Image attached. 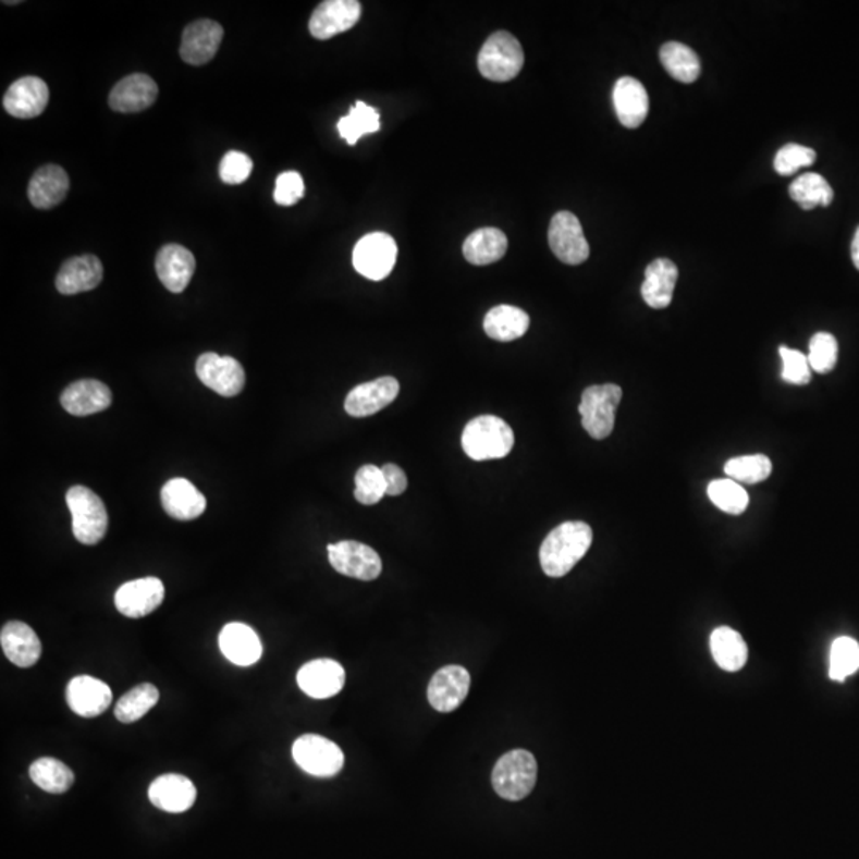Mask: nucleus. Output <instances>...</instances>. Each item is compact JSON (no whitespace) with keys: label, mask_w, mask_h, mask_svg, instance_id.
Returning a JSON list of instances; mask_svg holds the SVG:
<instances>
[{"label":"nucleus","mask_w":859,"mask_h":859,"mask_svg":"<svg viewBox=\"0 0 859 859\" xmlns=\"http://www.w3.org/2000/svg\"><path fill=\"white\" fill-rule=\"evenodd\" d=\"M592 544V529L582 520H568L551 530L540 548V564L551 578H562L585 557Z\"/></svg>","instance_id":"1"},{"label":"nucleus","mask_w":859,"mask_h":859,"mask_svg":"<svg viewBox=\"0 0 859 859\" xmlns=\"http://www.w3.org/2000/svg\"><path fill=\"white\" fill-rule=\"evenodd\" d=\"M512 427L496 416H479L470 420L462 434V447L473 461L503 458L512 452Z\"/></svg>","instance_id":"2"},{"label":"nucleus","mask_w":859,"mask_h":859,"mask_svg":"<svg viewBox=\"0 0 859 859\" xmlns=\"http://www.w3.org/2000/svg\"><path fill=\"white\" fill-rule=\"evenodd\" d=\"M537 759L527 750H512L503 754L492 772V786L500 798L523 800L533 791L537 783Z\"/></svg>","instance_id":"3"},{"label":"nucleus","mask_w":859,"mask_h":859,"mask_svg":"<svg viewBox=\"0 0 859 859\" xmlns=\"http://www.w3.org/2000/svg\"><path fill=\"white\" fill-rule=\"evenodd\" d=\"M65 500L72 514L74 537L88 547L98 544L109 527V514L102 500L85 486L69 489Z\"/></svg>","instance_id":"4"},{"label":"nucleus","mask_w":859,"mask_h":859,"mask_svg":"<svg viewBox=\"0 0 859 859\" xmlns=\"http://www.w3.org/2000/svg\"><path fill=\"white\" fill-rule=\"evenodd\" d=\"M524 50L519 40L506 30H499L486 40L479 51L478 68L488 81L505 83L519 75Z\"/></svg>","instance_id":"5"},{"label":"nucleus","mask_w":859,"mask_h":859,"mask_svg":"<svg viewBox=\"0 0 859 859\" xmlns=\"http://www.w3.org/2000/svg\"><path fill=\"white\" fill-rule=\"evenodd\" d=\"M623 398L619 385H592L582 392L579 414L585 430L593 440H605L612 434L616 409Z\"/></svg>","instance_id":"6"},{"label":"nucleus","mask_w":859,"mask_h":859,"mask_svg":"<svg viewBox=\"0 0 859 859\" xmlns=\"http://www.w3.org/2000/svg\"><path fill=\"white\" fill-rule=\"evenodd\" d=\"M292 754L296 765L312 777H334L344 768L343 750L334 741L316 734L296 738Z\"/></svg>","instance_id":"7"},{"label":"nucleus","mask_w":859,"mask_h":859,"mask_svg":"<svg viewBox=\"0 0 859 859\" xmlns=\"http://www.w3.org/2000/svg\"><path fill=\"white\" fill-rule=\"evenodd\" d=\"M396 255L398 247L392 236L385 233H371L358 241L352 260L354 268L364 278L382 281L395 267Z\"/></svg>","instance_id":"8"},{"label":"nucleus","mask_w":859,"mask_h":859,"mask_svg":"<svg viewBox=\"0 0 859 859\" xmlns=\"http://www.w3.org/2000/svg\"><path fill=\"white\" fill-rule=\"evenodd\" d=\"M548 241L551 250L562 263L576 267L589 258V244L582 233L581 223L575 213L567 210L555 213L551 220Z\"/></svg>","instance_id":"9"},{"label":"nucleus","mask_w":859,"mask_h":859,"mask_svg":"<svg viewBox=\"0 0 859 859\" xmlns=\"http://www.w3.org/2000/svg\"><path fill=\"white\" fill-rule=\"evenodd\" d=\"M196 375L199 381L222 396H236L246 385V371L243 365L233 357L206 352L196 361Z\"/></svg>","instance_id":"10"},{"label":"nucleus","mask_w":859,"mask_h":859,"mask_svg":"<svg viewBox=\"0 0 859 859\" xmlns=\"http://www.w3.org/2000/svg\"><path fill=\"white\" fill-rule=\"evenodd\" d=\"M328 559L331 567L341 575L361 581H372L382 572L379 554L367 544L358 541H340L328 547Z\"/></svg>","instance_id":"11"},{"label":"nucleus","mask_w":859,"mask_h":859,"mask_svg":"<svg viewBox=\"0 0 859 859\" xmlns=\"http://www.w3.org/2000/svg\"><path fill=\"white\" fill-rule=\"evenodd\" d=\"M360 16L361 5L357 0H327L310 16V36L319 40L331 39L352 29Z\"/></svg>","instance_id":"12"},{"label":"nucleus","mask_w":859,"mask_h":859,"mask_svg":"<svg viewBox=\"0 0 859 859\" xmlns=\"http://www.w3.org/2000/svg\"><path fill=\"white\" fill-rule=\"evenodd\" d=\"M470 674L461 665H446L431 678L427 696L437 712L451 713L467 699L470 691Z\"/></svg>","instance_id":"13"},{"label":"nucleus","mask_w":859,"mask_h":859,"mask_svg":"<svg viewBox=\"0 0 859 859\" xmlns=\"http://www.w3.org/2000/svg\"><path fill=\"white\" fill-rule=\"evenodd\" d=\"M299 689L312 699H330L340 695L346 683V672L333 659H316L307 662L296 675Z\"/></svg>","instance_id":"14"},{"label":"nucleus","mask_w":859,"mask_h":859,"mask_svg":"<svg viewBox=\"0 0 859 859\" xmlns=\"http://www.w3.org/2000/svg\"><path fill=\"white\" fill-rule=\"evenodd\" d=\"M163 582L154 576L126 582L115 593L116 610L131 619L148 616L163 603Z\"/></svg>","instance_id":"15"},{"label":"nucleus","mask_w":859,"mask_h":859,"mask_svg":"<svg viewBox=\"0 0 859 859\" xmlns=\"http://www.w3.org/2000/svg\"><path fill=\"white\" fill-rule=\"evenodd\" d=\"M223 34V27L213 20H198L188 24L182 34V60L192 65H205L212 61L222 44Z\"/></svg>","instance_id":"16"},{"label":"nucleus","mask_w":859,"mask_h":859,"mask_svg":"<svg viewBox=\"0 0 859 859\" xmlns=\"http://www.w3.org/2000/svg\"><path fill=\"white\" fill-rule=\"evenodd\" d=\"M50 91L39 77H23L13 83L3 96V109L20 120L36 119L47 109Z\"/></svg>","instance_id":"17"},{"label":"nucleus","mask_w":859,"mask_h":859,"mask_svg":"<svg viewBox=\"0 0 859 859\" xmlns=\"http://www.w3.org/2000/svg\"><path fill=\"white\" fill-rule=\"evenodd\" d=\"M400 384L395 378L376 379L365 382L348 392L344 408L352 417H368L379 410L388 408L390 403L398 396Z\"/></svg>","instance_id":"18"},{"label":"nucleus","mask_w":859,"mask_h":859,"mask_svg":"<svg viewBox=\"0 0 859 859\" xmlns=\"http://www.w3.org/2000/svg\"><path fill=\"white\" fill-rule=\"evenodd\" d=\"M158 98V85L147 74H133L113 86L109 96L110 109L120 113H137L154 106Z\"/></svg>","instance_id":"19"},{"label":"nucleus","mask_w":859,"mask_h":859,"mask_svg":"<svg viewBox=\"0 0 859 859\" xmlns=\"http://www.w3.org/2000/svg\"><path fill=\"white\" fill-rule=\"evenodd\" d=\"M68 703L75 715L96 717L109 709L112 691L101 679L88 675L75 676L68 686Z\"/></svg>","instance_id":"20"},{"label":"nucleus","mask_w":859,"mask_h":859,"mask_svg":"<svg viewBox=\"0 0 859 859\" xmlns=\"http://www.w3.org/2000/svg\"><path fill=\"white\" fill-rule=\"evenodd\" d=\"M196 795L192 780L179 774L161 775L148 788L150 802L168 813H184L192 809Z\"/></svg>","instance_id":"21"},{"label":"nucleus","mask_w":859,"mask_h":859,"mask_svg":"<svg viewBox=\"0 0 859 859\" xmlns=\"http://www.w3.org/2000/svg\"><path fill=\"white\" fill-rule=\"evenodd\" d=\"M155 267L158 278L169 292L182 293L195 274V255L179 244H168L158 251Z\"/></svg>","instance_id":"22"},{"label":"nucleus","mask_w":859,"mask_h":859,"mask_svg":"<svg viewBox=\"0 0 859 859\" xmlns=\"http://www.w3.org/2000/svg\"><path fill=\"white\" fill-rule=\"evenodd\" d=\"M71 188L68 172L58 164L41 165L30 179L27 198L30 205L41 210H50L64 201Z\"/></svg>","instance_id":"23"},{"label":"nucleus","mask_w":859,"mask_h":859,"mask_svg":"<svg viewBox=\"0 0 859 859\" xmlns=\"http://www.w3.org/2000/svg\"><path fill=\"white\" fill-rule=\"evenodd\" d=\"M0 645L3 654L21 668L33 667L41 655V641L27 624L10 621L2 627Z\"/></svg>","instance_id":"24"},{"label":"nucleus","mask_w":859,"mask_h":859,"mask_svg":"<svg viewBox=\"0 0 859 859\" xmlns=\"http://www.w3.org/2000/svg\"><path fill=\"white\" fill-rule=\"evenodd\" d=\"M219 641L223 655L240 667L257 664L263 655L260 637L247 624H226L220 633Z\"/></svg>","instance_id":"25"},{"label":"nucleus","mask_w":859,"mask_h":859,"mask_svg":"<svg viewBox=\"0 0 859 859\" xmlns=\"http://www.w3.org/2000/svg\"><path fill=\"white\" fill-rule=\"evenodd\" d=\"M61 405L72 416H91L112 405V392L96 379H83L62 392Z\"/></svg>","instance_id":"26"},{"label":"nucleus","mask_w":859,"mask_h":859,"mask_svg":"<svg viewBox=\"0 0 859 859\" xmlns=\"http://www.w3.org/2000/svg\"><path fill=\"white\" fill-rule=\"evenodd\" d=\"M613 103L617 120L629 130L640 126L650 112L647 89L633 77H623L616 82L613 89Z\"/></svg>","instance_id":"27"},{"label":"nucleus","mask_w":859,"mask_h":859,"mask_svg":"<svg viewBox=\"0 0 859 859\" xmlns=\"http://www.w3.org/2000/svg\"><path fill=\"white\" fill-rule=\"evenodd\" d=\"M103 267L95 255H81L65 261L57 275V289L62 295L89 292L101 284Z\"/></svg>","instance_id":"28"},{"label":"nucleus","mask_w":859,"mask_h":859,"mask_svg":"<svg viewBox=\"0 0 859 859\" xmlns=\"http://www.w3.org/2000/svg\"><path fill=\"white\" fill-rule=\"evenodd\" d=\"M161 503L169 516L179 520H193L206 512V496L188 479L175 478L165 482Z\"/></svg>","instance_id":"29"},{"label":"nucleus","mask_w":859,"mask_h":859,"mask_svg":"<svg viewBox=\"0 0 859 859\" xmlns=\"http://www.w3.org/2000/svg\"><path fill=\"white\" fill-rule=\"evenodd\" d=\"M678 281V268L667 258H658L648 265L645 282L641 285L643 302L653 309H665L674 298L675 285Z\"/></svg>","instance_id":"30"},{"label":"nucleus","mask_w":859,"mask_h":859,"mask_svg":"<svg viewBox=\"0 0 859 859\" xmlns=\"http://www.w3.org/2000/svg\"><path fill=\"white\" fill-rule=\"evenodd\" d=\"M508 240L499 228H481L467 237L464 243V257L476 267L496 263L505 257Z\"/></svg>","instance_id":"31"},{"label":"nucleus","mask_w":859,"mask_h":859,"mask_svg":"<svg viewBox=\"0 0 859 859\" xmlns=\"http://www.w3.org/2000/svg\"><path fill=\"white\" fill-rule=\"evenodd\" d=\"M530 327V317L519 307L502 305L489 310L484 319V331L489 338L502 343L519 340Z\"/></svg>","instance_id":"32"},{"label":"nucleus","mask_w":859,"mask_h":859,"mask_svg":"<svg viewBox=\"0 0 859 859\" xmlns=\"http://www.w3.org/2000/svg\"><path fill=\"white\" fill-rule=\"evenodd\" d=\"M710 650L723 671L738 672L748 661L747 641L731 627H717L710 635Z\"/></svg>","instance_id":"33"},{"label":"nucleus","mask_w":859,"mask_h":859,"mask_svg":"<svg viewBox=\"0 0 859 859\" xmlns=\"http://www.w3.org/2000/svg\"><path fill=\"white\" fill-rule=\"evenodd\" d=\"M662 65L671 77L682 83H695L700 75L699 57L688 45L667 41L659 51Z\"/></svg>","instance_id":"34"},{"label":"nucleus","mask_w":859,"mask_h":859,"mask_svg":"<svg viewBox=\"0 0 859 859\" xmlns=\"http://www.w3.org/2000/svg\"><path fill=\"white\" fill-rule=\"evenodd\" d=\"M30 780L44 791L62 795L74 785V772L60 759L40 758L29 768Z\"/></svg>","instance_id":"35"},{"label":"nucleus","mask_w":859,"mask_h":859,"mask_svg":"<svg viewBox=\"0 0 859 859\" xmlns=\"http://www.w3.org/2000/svg\"><path fill=\"white\" fill-rule=\"evenodd\" d=\"M789 196L803 210H813L819 206H830L834 199V192L823 175L807 172L789 186Z\"/></svg>","instance_id":"36"},{"label":"nucleus","mask_w":859,"mask_h":859,"mask_svg":"<svg viewBox=\"0 0 859 859\" xmlns=\"http://www.w3.org/2000/svg\"><path fill=\"white\" fill-rule=\"evenodd\" d=\"M160 700V691L150 683L136 686L116 702L115 716L120 723L131 724L147 715Z\"/></svg>","instance_id":"37"},{"label":"nucleus","mask_w":859,"mask_h":859,"mask_svg":"<svg viewBox=\"0 0 859 859\" xmlns=\"http://www.w3.org/2000/svg\"><path fill=\"white\" fill-rule=\"evenodd\" d=\"M379 130H381V122H379L378 110L364 101L355 102L348 115L338 122L340 136L348 145H355L365 134L378 133Z\"/></svg>","instance_id":"38"},{"label":"nucleus","mask_w":859,"mask_h":859,"mask_svg":"<svg viewBox=\"0 0 859 859\" xmlns=\"http://www.w3.org/2000/svg\"><path fill=\"white\" fill-rule=\"evenodd\" d=\"M724 471L738 484H758L771 476L772 462L764 454L741 455L727 461Z\"/></svg>","instance_id":"39"},{"label":"nucleus","mask_w":859,"mask_h":859,"mask_svg":"<svg viewBox=\"0 0 859 859\" xmlns=\"http://www.w3.org/2000/svg\"><path fill=\"white\" fill-rule=\"evenodd\" d=\"M707 492L716 508L733 514V516H740L747 512L748 503H750L747 491L733 479H716V481L710 482Z\"/></svg>","instance_id":"40"},{"label":"nucleus","mask_w":859,"mask_h":859,"mask_svg":"<svg viewBox=\"0 0 859 859\" xmlns=\"http://www.w3.org/2000/svg\"><path fill=\"white\" fill-rule=\"evenodd\" d=\"M859 671V643L851 637H839L834 640L830 654V678L833 682H845L848 676Z\"/></svg>","instance_id":"41"},{"label":"nucleus","mask_w":859,"mask_h":859,"mask_svg":"<svg viewBox=\"0 0 859 859\" xmlns=\"http://www.w3.org/2000/svg\"><path fill=\"white\" fill-rule=\"evenodd\" d=\"M388 495L384 475L375 465H364L355 475V499L361 505H376Z\"/></svg>","instance_id":"42"},{"label":"nucleus","mask_w":859,"mask_h":859,"mask_svg":"<svg viewBox=\"0 0 859 859\" xmlns=\"http://www.w3.org/2000/svg\"><path fill=\"white\" fill-rule=\"evenodd\" d=\"M839 357V344L831 333H817L810 340L809 358L810 368L819 375L833 371Z\"/></svg>","instance_id":"43"},{"label":"nucleus","mask_w":859,"mask_h":859,"mask_svg":"<svg viewBox=\"0 0 859 859\" xmlns=\"http://www.w3.org/2000/svg\"><path fill=\"white\" fill-rule=\"evenodd\" d=\"M817 161V151L799 144H788L775 155L774 168L783 177L796 174L799 169L809 168Z\"/></svg>","instance_id":"44"},{"label":"nucleus","mask_w":859,"mask_h":859,"mask_svg":"<svg viewBox=\"0 0 859 859\" xmlns=\"http://www.w3.org/2000/svg\"><path fill=\"white\" fill-rule=\"evenodd\" d=\"M782 357V379L788 384L806 385L812 379V368L809 358L802 352L782 346L780 347Z\"/></svg>","instance_id":"45"},{"label":"nucleus","mask_w":859,"mask_h":859,"mask_svg":"<svg viewBox=\"0 0 859 859\" xmlns=\"http://www.w3.org/2000/svg\"><path fill=\"white\" fill-rule=\"evenodd\" d=\"M251 163L250 157L243 151L231 150L220 161V179L228 185H240L250 177Z\"/></svg>","instance_id":"46"},{"label":"nucleus","mask_w":859,"mask_h":859,"mask_svg":"<svg viewBox=\"0 0 859 859\" xmlns=\"http://www.w3.org/2000/svg\"><path fill=\"white\" fill-rule=\"evenodd\" d=\"M305 196V181L295 171L282 172L275 181L274 201L279 206H293Z\"/></svg>","instance_id":"47"},{"label":"nucleus","mask_w":859,"mask_h":859,"mask_svg":"<svg viewBox=\"0 0 859 859\" xmlns=\"http://www.w3.org/2000/svg\"><path fill=\"white\" fill-rule=\"evenodd\" d=\"M384 475L385 486H388V495L398 496L408 488V479L406 473L395 464H388L381 468Z\"/></svg>","instance_id":"48"},{"label":"nucleus","mask_w":859,"mask_h":859,"mask_svg":"<svg viewBox=\"0 0 859 859\" xmlns=\"http://www.w3.org/2000/svg\"><path fill=\"white\" fill-rule=\"evenodd\" d=\"M851 260L859 271V228L855 233L854 243H851Z\"/></svg>","instance_id":"49"}]
</instances>
